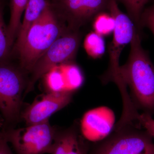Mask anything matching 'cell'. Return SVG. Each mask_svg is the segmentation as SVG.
<instances>
[{
    "mask_svg": "<svg viewBox=\"0 0 154 154\" xmlns=\"http://www.w3.org/2000/svg\"><path fill=\"white\" fill-rule=\"evenodd\" d=\"M129 57L119 67L121 92L130 90L131 99L135 107L151 115L154 113V65L141 45L140 31H135L130 42Z\"/></svg>",
    "mask_w": 154,
    "mask_h": 154,
    "instance_id": "1",
    "label": "cell"
},
{
    "mask_svg": "<svg viewBox=\"0 0 154 154\" xmlns=\"http://www.w3.org/2000/svg\"><path fill=\"white\" fill-rule=\"evenodd\" d=\"M69 29L51 8L49 2L41 16L30 28L23 45L16 52L22 71L25 74L30 73L39 58Z\"/></svg>",
    "mask_w": 154,
    "mask_h": 154,
    "instance_id": "2",
    "label": "cell"
},
{
    "mask_svg": "<svg viewBox=\"0 0 154 154\" xmlns=\"http://www.w3.org/2000/svg\"><path fill=\"white\" fill-rule=\"evenodd\" d=\"M79 30H69L57 38L36 62L30 72L25 94L33 90L36 82L53 68L72 62L81 42Z\"/></svg>",
    "mask_w": 154,
    "mask_h": 154,
    "instance_id": "3",
    "label": "cell"
},
{
    "mask_svg": "<svg viewBox=\"0 0 154 154\" xmlns=\"http://www.w3.org/2000/svg\"><path fill=\"white\" fill-rule=\"evenodd\" d=\"M107 11L115 19L116 25L113 38L108 47L109 67L102 80L103 83H115L119 89L122 85L119 71L120 55L125 47L130 43L135 31L139 30L129 16L119 8L117 0H109Z\"/></svg>",
    "mask_w": 154,
    "mask_h": 154,
    "instance_id": "4",
    "label": "cell"
},
{
    "mask_svg": "<svg viewBox=\"0 0 154 154\" xmlns=\"http://www.w3.org/2000/svg\"><path fill=\"white\" fill-rule=\"evenodd\" d=\"M57 131L48 121L4 132L17 154L51 153Z\"/></svg>",
    "mask_w": 154,
    "mask_h": 154,
    "instance_id": "5",
    "label": "cell"
},
{
    "mask_svg": "<svg viewBox=\"0 0 154 154\" xmlns=\"http://www.w3.org/2000/svg\"><path fill=\"white\" fill-rule=\"evenodd\" d=\"M25 74L7 62L0 63V112L9 122L20 116L22 94L27 85Z\"/></svg>",
    "mask_w": 154,
    "mask_h": 154,
    "instance_id": "6",
    "label": "cell"
},
{
    "mask_svg": "<svg viewBox=\"0 0 154 154\" xmlns=\"http://www.w3.org/2000/svg\"><path fill=\"white\" fill-rule=\"evenodd\" d=\"M128 125L115 130L95 154H154V144L148 133Z\"/></svg>",
    "mask_w": 154,
    "mask_h": 154,
    "instance_id": "7",
    "label": "cell"
},
{
    "mask_svg": "<svg viewBox=\"0 0 154 154\" xmlns=\"http://www.w3.org/2000/svg\"><path fill=\"white\" fill-rule=\"evenodd\" d=\"M55 14L69 29L79 30L99 13L107 11L109 0H49Z\"/></svg>",
    "mask_w": 154,
    "mask_h": 154,
    "instance_id": "8",
    "label": "cell"
},
{
    "mask_svg": "<svg viewBox=\"0 0 154 154\" xmlns=\"http://www.w3.org/2000/svg\"><path fill=\"white\" fill-rule=\"evenodd\" d=\"M73 92L67 91L48 92L41 99L27 107L21 114V117L27 125L48 121L52 114L71 102Z\"/></svg>",
    "mask_w": 154,
    "mask_h": 154,
    "instance_id": "9",
    "label": "cell"
},
{
    "mask_svg": "<svg viewBox=\"0 0 154 154\" xmlns=\"http://www.w3.org/2000/svg\"><path fill=\"white\" fill-rule=\"evenodd\" d=\"M115 116L108 107H101L89 110L81 122V130L84 137L96 141L105 138L113 129Z\"/></svg>",
    "mask_w": 154,
    "mask_h": 154,
    "instance_id": "10",
    "label": "cell"
},
{
    "mask_svg": "<svg viewBox=\"0 0 154 154\" xmlns=\"http://www.w3.org/2000/svg\"><path fill=\"white\" fill-rule=\"evenodd\" d=\"M86 148L76 126L57 132L51 154H85Z\"/></svg>",
    "mask_w": 154,
    "mask_h": 154,
    "instance_id": "11",
    "label": "cell"
},
{
    "mask_svg": "<svg viewBox=\"0 0 154 154\" xmlns=\"http://www.w3.org/2000/svg\"><path fill=\"white\" fill-rule=\"evenodd\" d=\"M49 4V0H29L24 12V19L14 45V50L17 52L21 47L30 28L40 17Z\"/></svg>",
    "mask_w": 154,
    "mask_h": 154,
    "instance_id": "12",
    "label": "cell"
},
{
    "mask_svg": "<svg viewBox=\"0 0 154 154\" xmlns=\"http://www.w3.org/2000/svg\"><path fill=\"white\" fill-rule=\"evenodd\" d=\"M28 2L29 0L11 1V17L8 28L10 40L13 45L19 33L22 15Z\"/></svg>",
    "mask_w": 154,
    "mask_h": 154,
    "instance_id": "13",
    "label": "cell"
},
{
    "mask_svg": "<svg viewBox=\"0 0 154 154\" xmlns=\"http://www.w3.org/2000/svg\"><path fill=\"white\" fill-rule=\"evenodd\" d=\"M60 66L63 74L66 91L74 92L82 86L84 76L78 66L72 62L61 64Z\"/></svg>",
    "mask_w": 154,
    "mask_h": 154,
    "instance_id": "14",
    "label": "cell"
},
{
    "mask_svg": "<svg viewBox=\"0 0 154 154\" xmlns=\"http://www.w3.org/2000/svg\"><path fill=\"white\" fill-rule=\"evenodd\" d=\"M84 48L88 55L93 58L102 57L105 51V42L103 36L95 31L88 33L84 41Z\"/></svg>",
    "mask_w": 154,
    "mask_h": 154,
    "instance_id": "15",
    "label": "cell"
},
{
    "mask_svg": "<svg viewBox=\"0 0 154 154\" xmlns=\"http://www.w3.org/2000/svg\"><path fill=\"white\" fill-rule=\"evenodd\" d=\"M93 28L95 32L102 36L113 33L115 29V20L108 11H103L94 18Z\"/></svg>",
    "mask_w": 154,
    "mask_h": 154,
    "instance_id": "16",
    "label": "cell"
},
{
    "mask_svg": "<svg viewBox=\"0 0 154 154\" xmlns=\"http://www.w3.org/2000/svg\"><path fill=\"white\" fill-rule=\"evenodd\" d=\"M149 0H117L122 3L129 16L136 27L141 30L140 19L142 14L145 9L146 5Z\"/></svg>",
    "mask_w": 154,
    "mask_h": 154,
    "instance_id": "17",
    "label": "cell"
},
{
    "mask_svg": "<svg viewBox=\"0 0 154 154\" xmlns=\"http://www.w3.org/2000/svg\"><path fill=\"white\" fill-rule=\"evenodd\" d=\"M13 45L9 37L8 26L4 20L2 6L0 2V63L7 61Z\"/></svg>",
    "mask_w": 154,
    "mask_h": 154,
    "instance_id": "18",
    "label": "cell"
},
{
    "mask_svg": "<svg viewBox=\"0 0 154 154\" xmlns=\"http://www.w3.org/2000/svg\"><path fill=\"white\" fill-rule=\"evenodd\" d=\"M44 76L45 85L48 92L66 91L64 79L60 65L51 69Z\"/></svg>",
    "mask_w": 154,
    "mask_h": 154,
    "instance_id": "19",
    "label": "cell"
},
{
    "mask_svg": "<svg viewBox=\"0 0 154 154\" xmlns=\"http://www.w3.org/2000/svg\"><path fill=\"white\" fill-rule=\"evenodd\" d=\"M140 24L142 28L146 27L154 36V5L144 10L141 17Z\"/></svg>",
    "mask_w": 154,
    "mask_h": 154,
    "instance_id": "20",
    "label": "cell"
},
{
    "mask_svg": "<svg viewBox=\"0 0 154 154\" xmlns=\"http://www.w3.org/2000/svg\"><path fill=\"white\" fill-rule=\"evenodd\" d=\"M137 122L139 126L143 127L152 137H154V119L151 114L145 112L139 114Z\"/></svg>",
    "mask_w": 154,
    "mask_h": 154,
    "instance_id": "21",
    "label": "cell"
},
{
    "mask_svg": "<svg viewBox=\"0 0 154 154\" xmlns=\"http://www.w3.org/2000/svg\"><path fill=\"white\" fill-rule=\"evenodd\" d=\"M0 154H13L4 133L0 132Z\"/></svg>",
    "mask_w": 154,
    "mask_h": 154,
    "instance_id": "22",
    "label": "cell"
},
{
    "mask_svg": "<svg viewBox=\"0 0 154 154\" xmlns=\"http://www.w3.org/2000/svg\"><path fill=\"white\" fill-rule=\"evenodd\" d=\"M1 123H2V122H1V119H0V125H1Z\"/></svg>",
    "mask_w": 154,
    "mask_h": 154,
    "instance_id": "23",
    "label": "cell"
},
{
    "mask_svg": "<svg viewBox=\"0 0 154 154\" xmlns=\"http://www.w3.org/2000/svg\"><path fill=\"white\" fill-rule=\"evenodd\" d=\"M85 154H87V153Z\"/></svg>",
    "mask_w": 154,
    "mask_h": 154,
    "instance_id": "24",
    "label": "cell"
}]
</instances>
